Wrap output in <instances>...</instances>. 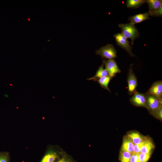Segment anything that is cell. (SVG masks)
<instances>
[{"label":"cell","mask_w":162,"mask_h":162,"mask_svg":"<svg viewBox=\"0 0 162 162\" xmlns=\"http://www.w3.org/2000/svg\"><path fill=\"white\" fill-rule=\"evenodd\" d=\"M162 106L154 111L152 113L156 117L161 119L162 118Z\"/></svg>","instance_id":"22"},{"label":"cell","mask_w":162,"mask_h":162,"mask_svg":"<svg viewBox=\"0 0 162 162\" xmlns=\"http://www.w3.org/2000/svg\"><path fill=\"white\" fill-rule=\"evenodd\" d=\"M142 143L139 144H134L133 153L139 154L140 153V149L142 146Z\"/></svg>","instance_id":"23"},{"label":"cell","mask_w":162,"mask_h":162,"mask_svg":"<svg viewBox=\"0 0 162 162\" xmlns=\"http://www.w3.org/2000/svg\"><path fill=\"white\" fill-rule=\"evenodd\" d=\"M146 2L148 5V13L152 12L157 10L162 3L161 0H147Z\"/></svg>","instance_id":"14"},{"label":"cell","mask_w":162,"mask_h":162,"mask_svg":"<svg viewBox=\"0 0 162 162\" xmlns=\"http://www.w3.org/2000/svg\"><path fill=\"white\" fill-rule=\"evenodd\" d=\"M151 153H140L138 154L139 159L140 162H147L149 159Z\"/></svg>","instance_id":"20"},{"label":"cell","mask_w":162,"mask_h":162,"mask_svg":"<svg viewBox=\"0 0 162 162\" xmlns=\"http://www.w3.org/2000/svg\"><path fill=\"white\" fill-rule=\"evenodd\" d=\"M149 16L148 12L139 14L130 17L129 20H130V23L134 25L150 19Z\"/></svg>","instance_id":"9"},{"label":"cell","mask_w":162,"mask_h":162,"mask_svg":"<svg viewBox=\"0 0 162 162\" xmlns=\"http://www.w3.org/2000/svg\"><path fill=\"white\" fill-rule=\"evenodd\" d=\"M118 25L121 29V33L127 38H130L131 44L133 45L134 40L140 36V33L134 25L129 22L119 24Z\"/></svg>","instance_id":"1"},{"label":"cell","mask_w":162,"mask_h":162,"mask_svg":"<svg viewBox=\"0 0 162 162\" xmlns=\"http://www.w3.org/2000/svg\"><path fill=\"white\" fill-rule=\"evenodd\" d=\"M116 44L120 47L126 50L131 57L135 56L132 52V47L130 45L127 38L121 33H118L114 35Z\"/></svg>","instance_id":"4"},{"label":"cell","mask_w":162,"mask_h":162,"mask_svg":"<svg viewBox=\"0 0 162 162\" xmlns=\"http://www.w3.org/2000/svg\"><path fill=\"white\" fill-rule=\"evenodd\" d=\"M96 54L105 60H114L117 57L116 50L111 44H108L101 47L96 51Z\"/></svg>","instance_id":"2"},{"label":"cell","mask_w":162,"mask_h":162,"mask_svg":"<svg viewBox=\"0 0 162 162\" xmlns=\"http://www.w3.org/2000/svg\"><path fill=\"white\" fill-rule=\"evenodd\" d=\"M130 162H140L138 154L132 153L130 158Z\"/></svg>","instance_id":"24"},{"label":"cell","mask_w":162,"mask_h":162,"mask_svg":"<svg viewBox=\"0 0 162 162\" xmlns=\"http://www.w3.org/2000/svg\"><path fill=\"white\" fill-rule=\"evenodd\" d=\"M0 162H10V155L8 152H0Z\"/></svg>","instance_id":"19"},{"label":"cell","mask_w":162,"mask_h":162,"mask_svg":"<svg viewBox=\"0 0 162 162\" xmlns=\"http://www.w3.org/2000/svg\"><path fill=\"white\" fill-rule=\"evenodd\" d=\"M103 63L105 65V70L108 72L109 76L112 78L116 76V74L121 71L114 60H104Z\"/></svg>","instance_id":"6"},{"label":"cell","mask_w":162,"mask_h":162,"mask_svg":"<svg viewBox=\"0 0 162 162\" xmlns=\"http://www.w3.org/2000/svg\"><path fill=\"white\" fill-rule=\"evenodd\" d=\"M57 156V153L55 151H49L44 155L40 162H54Z\"/></svg>","instance_id":"15"},{"label":"cell","mask_w":162,"mask_h":162,"mask_svg":"<svg viewBox=\"0 0 162 162\" xmlns=\"http://www.w3.org/2000/svg\"><path fill=\"white\" fill-rule=\"evenodd\" d=\"M148 13L149 15L151 16L161 17L162 16V3L157 10L154 12Z\"/></svg>","instance_id":"21"},{"label":"cell","mask_w":162,"mask_h":162,"mask_svg":"<svg viewBox=\"0 0 162 162\" xmlns=\"http://www.w3.org/2000/svg\"><path fill=\"white\" fill-rule=\"evenodd\" d=\"M146 107L152 113L155 110L162 106V98H159L146 93Z\"/></svg>","instance_id":"3"},{"label":"cell","mask_w":162,"mask_h":162,"mask_svg":"<svg viewBox=\"0 0 162 162\" xmlns=\"http://www.w3.org/2000/svg\"><path fill=\"white\" fill-rule=\"evenodd\" d=\"M146 2V1L145 0H128L126 6L129 8H137Z\"/></svg>","instance_id":"16"},{"label":"cell","mask_w":162,"mask_h":162,"mask_svg":"<svg viewBox=\"0 0 162 162\" xmlns=\"http://www.w3.org/2000/svg\"><path fill=\"white\" fill-rule=\"evenodd\" d=\"M146 93L159 98H162V81H158L154 82Z\"/></svg>","instance_id":"8"},{"label":"cell","mask_w":162,"mask_h":162,"mask_svg":"<svg viewBox=\"0 0 162 162\" xmlns=\"http://www.w3.org/2000/svg\"><path fill=\"white\" fill-rule=\"evenodd\" d=\"M104 64L103 63L99 67L95 75L91 78L87 79V80L96 81L97 80L100 78L109 76L108 72L104 68Z\"/></svg>","instance_id":"10"},{"label":"cell","mask_w":162,"mask_h":162,"mask_svg":"<svg viewBox=\"0 0 162 162\" xmlns=\"http://www.w3.org/2000/svg\"><path fill=\"white\" fill-rule=\"evenodd\" d=\"M132 153L126 151H122L120 156L121 162H130V159Z\"/></svg>","instance_id":"18"},{"label":"cell","mask_w":162,"mask_h":162,"mask_svg":"<svg viewBox=\"0 0 162 162\" xmlns=\"http://www.w3.org/2000/svg\"><path fill=\"white\" fill-rule=\"evenodd\" d=\"M112 78V77L109 76L100 78L97 80V81L102 88L107 90L111 93V91L108 88V85Z\"/></svg>","instance_id":"17"},{"label":"cell","mask_w":162,"mask_h":162,"mask_svg":"<svg viewBox=\"0 0 162 162\" xmlns=\"http://www.w3.org/2000/svg\"><path fill=\"white\" fill-rule=\"evenodd\" d=\"M134 144L128 138L124 139L122 147V151L133 153Z\"/></svg>","instance_id":"13"},{"label":"cell","mask_w":162,"mask_h":162,"mask_svg":"<svg viewBox=\"0 0 162 162\" xmlns=\"http://www.w3.org/2000/svg\"><path fill=\"white\" fill-rule=\"evenodd\" d=\"M132 66V64L130 66L127 76L128 93L130 95H133L137 91L136 88L137 86V80L133 72Z\"/></svg>","instance_id":"5"},{"label":"cell","mask_w":162,"mask_h":162,"mask_svg":"<svg viewBox=\"0 0 162 162\" xmlns=\"http://www.w3.org/2000/svg\"><path fill=\"white\" fill-rule=\"evenodd\" d=\"M57 162H72L69 160L64 158H62L58 160Z\"/></svg>","instance_id":"25"},{"label":"cell","mask_w":162,"mask_h":162,"mask_svg":"<svg viewBox=\"0 0 162 162\" xmlns=\"http://www.w3.org/2000/svg\"><path fill=\"white\" fill-rule=\"evenodd\" d=\"M154 146L152 142L149 139H145L142 143V146L140 149L141 153H150Z\"/></svg>","instance_id":"11"},{"label":"cell","mask_w":162,"mask_h":162,"mask_svg":"<svg viewBox=\"0 0 162 162\" xmlns=\"http://www.w3.org/2000/svg\"><path fill=\"white\" fill-rule=\"evenodd\" d=\"M129 139L134 144H139L142 143L145 139L137 132H133L128 135Z\"/></svg>","instance_id":"12"},{"label":"cell","mask_w":162,"mask_h":162,"mask_svg":"<svg viewBox=\"0 0 162 162\" xmlns=\"http://www.w3.org/2000/svg\"><path fill=\"white\" fill-rule=\"evenodd\" d=\"M146 95L144 94L136 92L130 99V102L137 106L146 107Z\"/></svg>","instance_id":"7"}]
</instances>
